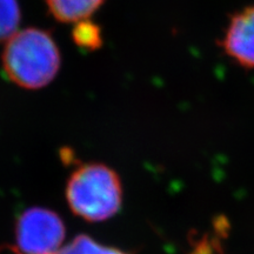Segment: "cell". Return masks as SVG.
I'll list each match as a JSON object with an SVG mask.
<instances>
[{
	"instance_id": "5",
	"label": "cell",
	"mask_w": 254,
	"mask_h": 254,
	"mask_svg": "<svg viewBox=\"0 0 254 254\" xmlns=\"http://www.w3.org/2000/svg\"><path fill=\"white\" fill-rule=\"evenodd\" d=\"M51 14L62 23H78L100 7L104 0H46Z\"/></svg>"
},
{
	"instance_id": "4",
	"label": "cell",
	"mask_w": 254,
	"mask_h": 254,
	"mask_svg": "<svg viewBox=\"0 0 254 254\" xmlns=\"http://www.w3.org/2000/svg\"><path fill=\"white\" fill-rule=\"evenodd\" d=\"M220 46L238 65L254 68V5L231 18Z\"/></svg>"
},
{
	"instance_id": "6",
	"label": "cell",
	"mask_w": 254,
	"mask_h": 254,
	"mask_svg": "<svg viewBox=\"0 0 254 254\" xmlns=\"http://www.w3.org/2000/svg\"><path fill=\"white\" fill-rule=\"evenodd\" d=\"M56 254H129L114 247L104 246L86 234H80Z\"/></svg>"
},
{
	"instance_id": "1",
	"label": "cell",
	"mask_w": 254,
	"mask_h": 254,
	"mask_svg": "<svg viewBox=\"0 0 254 254\" xmlns=\"http://www.w3.org/2000/svg\"><path fill=\"white\" fill-rule=\"evenodd\" d=\"M5 74L18 86L37 90L50 84L60 67V53L53 38L38 28L17 32L2 53Z\"/></svg>"
},
{
	"instance_id": "7",
	"label": "cell",
	"mask_w": 254,
	"mask_h": 254,
	"mask_svg": "<svg viewBox=\"0 0 254 254\" xmlns=\"http://www.w3.org/2000/svg\"><path fill=\"white\" fill-rule=\"evenodd\" d=\"M75 45L86 51H94L103 45L100 28L88 19L78 21L72 32Z\"/></svg>"
},
{
	"instance_id": "2",
	"label": "cell",
	"mask_w": 254,
	"mask_h": 254,
	"mask_svg": "<svg viewBox=\"0 0 254 254\" xmlns=\"http://www.w3.org/2000/svg\"><path fill=\"white\" fill-rule=\"evenodd\" d=\"M66 199L69 208L78 217L88 221L107 220L122 207L120 178L106 165H82L69 177Z\"/></svg>"
},
{
	"instance_id": "3",
	"label": "cell",
	"mask_w": 254,
	"mask_h": 254,
	"mask_svg": "<svg viewBox=\"0 0 254 254\" xmlns=\"http://www.w3.org/2000/svg\"><path fill=\"white\" fill-rule=\"evenodd\" d=\"M65 225L53 211L28 208L18 219L15 240L19 254H56L65 239Z\"/></svg>"
},
{
	"instance_id": "8",
	"label": "cell",
	"mask_w": 254,
	"mask_h": 254,
	"mask_svg": "<svg viewBox=\"0 0 254 254\" xmlns=\"http://www.w3.org/2000/svg\"><path fill=\"white\" fill-rule=\"evenodd\" d=\"M20 23L18 0H0V43L17 33Z\"/></svg>"
}]
</instances>
